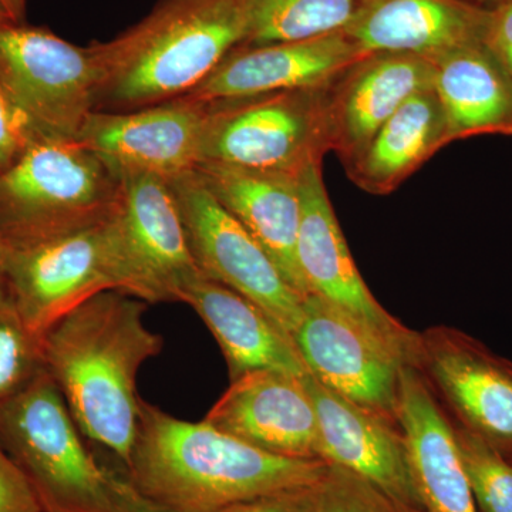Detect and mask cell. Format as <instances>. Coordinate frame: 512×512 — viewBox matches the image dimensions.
Instances as JSON below:
<instances>
[{
  "instance_id": "cell-18",
  "label": "cell",
  "mask_w": 512,
  "mask_h": 512,
  "mask_svg": "<svg viewBox=\"0 0 512 512\" xmlns=\"http://www.w3.org/2000/svg\"><path fill=\"white\" fill-rule=\"evenodd\" d=\"M305 384L318 417L320 460L346 468L396 500L424 510L399 420L350 402L311 375L305 376Z\"/></svg>"
},
{
  "instance_id": "cell-21",
  "label": "cell",
  "mask_w": 512,
  "mask_h": 512,
  "mask_svg": "<svg viewBox=\"0 0 512 512\" xmlns=\"http://www.w3.org/2000/svg\"><path fill=\"white\" fill-rule=\"evenodd\" d=\"M397 420L426 512H478L454 439L453 423L413 365L400 370Z\"/></svg>"
},
{
  "instance_id": "cell-30",
  "label": "cell",
  "mask_w": 512,
  "mask_h": 512,
  "mask_svg": "<svg viewBox=\"0 0 512 512\" xmlns=\"http://www.w3.org/2000/svg\"><path fill=\"white\" fill-rule=\"evenodd\" d=\"M0 512H42L29 481L0 446Z\"/></svg>"
},
{
  "instance_id": "cell-36",
  "label": "cell",
  "mask_w": 512,
  "mask_h": 512,
  "mask_svg": "<svg viewBox=\"0 0 512 512\" xmlns=\"http://www.w3.org/2000/svg\"><path fill=\"white\" fill-rule=\"evenodd\" d=\"M463 2L470 3V5L478 6V8L485 10H493L504 0H463Z\"/></svg>"
},
{
  "instance_id": "cell-32",
  "label": "cell",
  "mask_w": 512,
  "mask_h": 512,
  "mask_svg": "<svg viewBox=\"0 0 512 512\" xmlns=\"http://www.w3.org/2000/svg\"><path fill=\"white\" fill-rule=\"evenodd\" d=\"M306 488L286 491V493L254 498L222 508L217 512H311L309 511Z\"/></svg>"
},
{
  "instance_id": "cell-9",
  "label": "cell",
  "mask_w": 512,
  "mask_h": 512,
  "mask_svg": "<svg viewBox=\"0 0 512 512\" xmlns=\"http://www.w3.org/2000/svg\"><path fill=\"white\" fill-rule=\"evenodd\" d=\"M195 264L202 275L261 306L289 335L303 316V301L258 241L201 183L195 171L170 181Z\"/></svg>"
},
{
  "instance_id": "cell-2",
  "label": "cell",
  "mask_w": 512,
  "mask_h": 512,
  "mask_svg": "<svg viewBox=\"0 0 512 512\" xmlns=\"http://www.w3.org/2000/svg\"><path fill=\"white\" fill-rule=\"evenodd\" d=\"M328 463L275 456L215 429L141 403L123 474L167 512H217L232 504L315 484Z\"/></svg>"
},
{
  "instance_id": "cell-13",
  "label": "cell",
  "mask_w": 512,
  "mask_h": 512,
  "mask_svg": "<svg viewBox=\"0 0 512 512\" xmlns=\"http://www.w3.org/2000/svg\"><path fill=\"white\" fill-rule=\"evenodd\" d=\"M292 339L309 375L322 386L397 420L404 363L372 333L318 296L309 295Z\"/></svg>"
},
{
  "instance_id": "cell-25",
  "label": "cell",
  "mask_w": 512,
  "mask_h": 512,
  "mask_svg": "<svg viewBox=\"0 0 512 512\" xmlns=\"http://www.w3.org/2000/svg\"><path fill=\"white\" fill-rule=\"evenodd\" d=\"M360 5L362 0H244L245 45L295 42L342 32Z\"/></svg>"
},
{
  "instance_id": "cell-28",
  "label": "cell",
  "mask_w": 512,
  "mask_h": 512,
  "mask_svg": "<svg viewBox=\"0 0 512 512\" xmlns=\"http://www.w3.org/2000/svg\"><path fill=\"white\" fill-rule=\"evenodd\" d=\"M45 372L42 339L25 325L10 302L0 305V403Z\"/></svg>"
},
{
  "instance_id": "cell-8",
  "label": "cell",
  "mask_w": 512,
  "mask_h": 512,
  "mask_svg": "<svg viewBox=\"0 0 512 512\" xmlns=\"http://www.w3.org/2000/svg\"><path fill=\"white\" fill-rule=\"evenodd\" d=\"M101 79L93 43L76 46L26 22L0 26V82L40 136L79 137Z\"/></svg>"
},
{
  "instance_id": "cell-11",
  "label": "cell",
  "mask_w": 512,
  "mask_h": 512,
  "mask_svg": "<svg viewBox=\"0 0 512 512\" xmlns=\"http://www.w3.org/2000/svg\"><path fill=\"white\" fill-rule=\"evenodd\" d=\"M106 221L6 247L10 305L40 339L86 299L116 291Z\"/></svg>"
},
{
  "instance_id": "cell-5",
  "label": "cell",
  "mask_w": 512,
  "mask_h": 512,
  "mask_svg": "<svg viewBox=\"0 0 512 512\" xmlns=\"http://www.w3.org/2000/svg\"><path fill=\"white\" fill-rule=\"evenodd\" d=\"M82 431L49 373L0 403V446L29 481L42 512H116L109 467Z\"/></svg>"
},
{
  "instance_id": "cell-38",
  "label": "cell",
  "mask_w": 512,
  "mask_h": 512,
  "mask_svg": "<svg viewBox=\"0 0 512 512\" xmlns=\"http://www.w3.org/2000/svg\"><path fill=\"white\" fill-rule=\"evenodd\" d=\"M507 457L510 458V461L512 463V454H511V456H507Z\"/></svg>"
},
{
  "instance_id": "cell-24",
  "label": "cell",
  "mask_w": 512,
  "mask_h": 512,
  "mask_svg": "<svg viewBox=\"0 0 512 512\" xmlns=\"http://www.w3.org/2000/svg\"><path fill=\"white\" fill-rule=\"evenodd\" d=\"M446 146L443 107L434 89H427L410 97L345 170L367 194H392Z\"/></svg>"
},
{
  "instance_id": "cell-3",
  "label": "cell",
  "mask_w": 512,
  "mask_h": 512,
  "mask_svg": "<svg viewBox=\"0 0 512 512\" xmlns=\"http://www.w3.org/2000/svg\"><path fill=\"white\" fill-rule=\"evenodd\" d=\"M247 36L244 0H158L137 25L93 43L103 73L96 111L183 99Z\"/></svg>"
},
{
  "instance_id": "cell-37",
  "label": "cell",
  "mask_w": 512,
  "mask_h": 512,
  "mask_svg": "<svg viewBox=\"0 0 512 512\" xmlns=\"http://www.w3.org/2000/svg\"><path fill=\"white\" fill-rule=\"evenodd\" d=\"M8 23H13L10 20L8 13L5 12V9L0 6V26L8 25Z\"/></svg>"
},
{
  "instance_id": "cell-4",
  "label": "cell",
  "mask_w": 512,
  "mask_h": 512,
  "mask_svg": "<svg viewBox=\"0 0 512 512\" xmlns=\"http://www.w3.org/2000/svg\"><path fill=\"white\" fill-rule=\"evenodd\" d=\"M119 188V175L77 138H36L0 171V237L12 247L99 224Z\"/></svg>"
},
{
  "instance_id": "cell-10",
  "label": "cell",
  "mask_w": 512,
  "mask_h": 512,
  "mask_svg": "<svg viewBox=\"0 0 512 512\" xmlns=\"http://www.w3.org/2000/svg\"><path fill=\"white\" fill-rule=\"evenodd\" d=\"M299 188L301 225L296 258L308 296H318L345 313L392 350L404 365L414 366L419 333L390 315L363 281L323 183L322 163L303 168Z\"/></svg>"
},
{
  "instance_id": "cell-6",
  "label": "cell",
  "mask_w": 512,
  "mask_h": 512,
  "mask_svg": "<svg viewBox=\"0 0 512 512\" xmlns=\"http://www.w3.org/2000/svg\"><path fill=\"white\" fill-rule=\"evenodd\" d=\"M106 231L116 291L146 303L181 302L185 289L202 276L165 178L120 175Z\"/></svg>"
},
{
  "instance_id": "cell-35",
  "label": "cell",
  "mask_w": 512,
  "mask_h": 512,
  "mask_svg": "<svg viewBox=\"0 0 512 512\" xmlns=\"http://www.w3.org/2000/svg\"><path fill=\"white\" fill-rule=\"evenodd\" d=\"M5 255V241H3V238L0 237V305H5V303L9 302L8 291H6Z\"/></svg>"
},
{
  "instance_id": "cell-22",
  "label": "cell",
  "mask_w": 512,
  "mask_h": 512,
  "mask_svg": "<svg viewBox=\"0 0 512 512\" xmlns=\"http://www.w3.org/2000/svg\"><path fill=\"white\" fill-rule=\"evenodd\" d=\"M181 302L200 315L217 340L231 382L258 370L309 375L292 336L251 299L202 275L185 289Z\"/></svg>"
},
{
  "instance_id": "cell-19",
  "label": "cell",
  "mask_w": 512,
  "mask_h": 512,
  "mask_svg": "<svg viewBox=\"0 0 512 512\" xmlns=\"http://www.w3.org/2000/svg\"><path fill=\"white\" fill-rule=\"evenodd\" d=\"M212 197L268 252L286 282L306 298L296 244L301 225V173L217 163L195 167Z\"/></svg>"
},
{
  "instance_id": "cell-31",
  "label": "cell",
  "mask_w": 512,
  "mask_h": 512,
  "mask_svg": "<svg viewBox=\"0 0 512 512\" xmlns=\"http://www.w3.org/2000/svg\"><path fill=\"white\" fill-rule=\"evenodd\" d=\"M484 43L512 79V0L491 10Z\"/></svg>"
},
{
  "instance_id": "cell-20",
  "label": "cell",
  "mask_w": 512,
  "mask_h": 512,
  "mask_svg": "<svg viewBox=\"0 0 512 512\" xmlns=\"http://www.w3.org/2000/svg\"><path fill=\"white\" fill-rule=\"evenodd\" d=\"M490 13L463 0H362L343 32L367 53H407L434 63L483 43Z\"/></svg>"
},
{
  "instance_id": "cell-23",
  "label": "cell",
  "mask_w": 512,
  "mask_h": 512,
  "mask_svg": "<svg viewBox=\"0 0 512 512\" xmlns=\"http://www.w3.org/2000/svg\"><path fill=\"white\" fill-rule=\"evenodd\" d=\"M433 64L447 144L481 134L512 136V79L484 42L453 50Z\"/></svg>"
},
{
  "instance_id": "cell-17",
  "label": "cell",
  "mask_w": 512,
  "mask_h": 512,
  "mask_svg": "<svg viewBox=\"0 0 512 512\" xmlns=\"http://www.w3.org/2000/svg\"><path fill=\"white\" fill-rule=\"evenodd\" d=\"M369 55L345 32L268 45H241L187 99H238L288 90L322 89Z\"/></svg>"
},
{
  "instance_id": "cell-34",
  "label": "cell",
  "mask_w": 512,
  "mask_h": 512,
  "mask_svg": "<svg viewBox=\"0 0 512 512\" xmlns=\"http://www.w3.org/2000/svg\"><path fill=\"white\" fill-rule=\"evenodd\" d=\"M0 6L13 23L26 22V0H0Z\"/></svg>"
},
{
  "instance_id": "cell-14",
  "label": "cell",
  "mask_w": 512,
  "mask_h": 512,
  "mask_svg": "<svg viewBox=\"0 0 512 512\" xmlns=\"http://www.w3.org/2000/svg\"><path fill=\"white\" fill-rule=\"evenodd\" d=\"M204 103L183 99L130 111H94L77 140L117 175L171 181L201 161Z\"/></svg>"
},
{
  "instance_id": "cell-7",
  "label": "cell",
  "mask_w": 512,
  "mask_h": 512,
  "mask_svg": "<svg viewBox=\"0 0 512 512\" xmlns=\"http://www.w3.org/2000/svg\"><path fill=\"white\" fill-rule=\"evenodd\" d=\"M325 93L288 90L204 103L201 163L301 173L322 163Z\"/></svg>"
},
{
  "instance_id": "cell-12",
  "label": "cell",
  "mask_w": 512,
  "mask_h": 512,
  "mask_svg": "<svg viewBox=\"0 0 512 512\" xmlns=\"http://www.w3.org/2000/svg\"><path fill=\"white\" fill-rule=\"evenodd\" d=\"M457 424L512 454V362L448 326L419 333L416 363Z\"/></svg>"
},
{
  "instance_id": "cell-29",
  "label": "cell",
  "mask_w": 512,
  "mask_h": 512,
  "mask_svg": "<svg viewBox=\"0 0 512 512\" xmlns=\"http://www.w3.org/2000/svg\"><path fill=\"white\" fill-rule=\"evenodd\" d=\"M39 137L43 136L37 133L0 82V171L15 163Z\"/></svg>"
},
{
  "instance_id": "cell-33",
  "label": "cell",
  "mask_w": 512,
  "mask_h": 512,
  "mask_svg": "<svg viewBox=\"0 0 512 512\" xmlns=\"http://www.w3.org/2000/svg\"><path fill=\"white\" fill-rule=\"evenodd\" d=\"M111 495L116 512H167L138 493L134 485L127 480L123 471L109 468Z\"/></svg>"
},
{
  "instance_id": "cell-1",
  "label": "cell",
  "mask_w": 512,
  "mask_h": 512,
  "mask_svg": "<svg viewBox=\"0 0 512 512\" xmlns=\"http://www.w3.org/2000/svg\"><path fill=\"white\" fill-rule=\"evenodd\" d=\"M148 303L103 291L57 320L42 338L45 370L86 439L126 468L140 423L138 370L164 340L144 323Z\"/></svg>"
},
{
  "instance_id": "cell-26",
  "label": "cell",
  "mask_w": 512,
  "mask_h": 512,
  "mask_svg": "<svg viewBox=\"0 0 512 512\" xmlns=\"http://www.w3.org/2000/svg\"><path fill=\"white\" fill-rule=\"evenodd\" d=\"M461 466L477 507L483 512H512V463L500 448L453 424Z\"/></svg>"
},
{
  "instance_id": "cell-15",
  "label": "cell",
  "mask_w": 512,
  "mask_h": 512,
  "mask_svg": "<svg viewBox=\"0 0 512 512\" xmlns=\"http://www.w3.org/2000/svg\"><path fill=\"white\" fill-rule=\"evenodd\" d=\"M204 421L266 453L320 460L318 417L305 377L248 373L231 382Z\"/></svg>"
},
{
  "instance_id": "cell-16",
  "label": "cell",
  "mask_w": 512,
  "mask_h": 512,
  "mask_svg": "<svg viewBox=\"0 0 512 512\" xmlns=\"http://www.w3.org/2000/svg\"><path fill=\"white\" fill-rule=\"evenodd\" d=\"M434 64L407 53H369L326 87L328 150L343 167L414 94L433 89Z\"/></svg>"
},
{
  "instance_id": "cell-27",
  "label": "cell",
  "mask_w": 512,
  "mask_h": 512,
  "mask_svg": "<svg viewBox=\"0 0 512 512\" xmlns=\"http://www.w3.org/2000/svg\"><path fill=\"white\" fill-rule=\"evenodd\" d=\"M311 512H426L396 500L352 471L328 464L306 488Z\"/></svg>"
}]
</instances>
